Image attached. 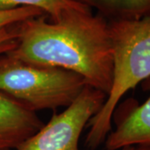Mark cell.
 <instances>
[{"instance_id":"6da1fadb","label":"cell","mask_w":150,"mask_h":150,"mask_svg":"<svg viewBox=\"0 0 150 150\" xmlns=\"http://www.w3.org/2000/svg\"><path fill=\"white\" fill-rule=\"evenodd\" d=\"M17 45L7 54L24 63L55 67L80 75L86 84L108 94L113 77L108 23L89 8L65 13L58 20L42 17L18 24Z\"/></svg>"},{"instance_id":"7a4b0ae2","label":"cell","mask_w":150,"mask_h":150,"mask_svg":"<svg viewBox=\"0 0 150 150\" xmlns=\"http://www.w3.org/2000/svg\"><path fill=\"white\" fill-rule=\"evenodd\" d=\"M112 48V85L107 99L88 126L85 145L95 150L111 132L112 118L122 97L150 77V16L108 23Z\"/></svg>"},{"instance_id":"3957f363","label":"cell","mask_w":150,"mask_h":150,"mask_svg":"<svg viewBox=\"0 0 150 150\" xmlns=\"http://www.w3.org/2000/svg\"><path fill=\"white\" fill-rule=\"evenodd\" d=\"M85 86L80 75L69 70L0 56V93L33 112L67 108Z\"/></svg>"},{"instance_id":"277c9868","label":"cell","mask_w":150,"mask_h":150,"mask_svg":"<svg viewBox=\"0 0 150 150\" xmlns=\"http://www.w3.org/2000/svg\"><path fill=\"white\" fill-rule=\"evenodd\" d=\"M107 99L103 92L87 85L74 102L17 150H80L79 141L86 125L98 113Z\"/></svg>"},{"instance_id":"5b68a950","label":"cell","mask_w":150,"mask_h":150,"mask_svg":"<svg viewBox=\"0 0 150 150\" xmlns=\"http://www.w3.org/2000/svg\"><path fill=\"white\" fill-rule=\"evenodd\" d=\"M43 125L36 112L0 93V150L17 149Z\"/></svg>"},{"instance_id":"8992f818","label":"cell","mask_w":150,"mask_h":150,"mask_svg":"<svg viewBox=\"0 0 150 150\" xmlns=\"http://www.w3.org/2000/svg\"><path fill=\"white\" fill-rule=\"evenodd\" d=\"M138 145H150V97L123 118L105 140L107 150Z\"/></svg>"},{"instance_id":"52a82bcc","label":"cell","mask_w":150,"mask_h":150,"mask_svg":"<svg viewBox=\"0 0 150 150\" xmlns=\"http://www.w3.org/2000/svg\"><path fill=\"white\" fill-rule=\"evenodd\" d=\"M21 7L38 8L49 14L56 21L72 10H84L88 6L76 0H0V11L11 10Z\"/></svg>"},{"instance_id":"ba28073f","label":"cell","mask_w":150,"mask_h":150,"mask_svg":"<svg viewBox=\"0 0 150 150\" xmlns=\"http://www.w3.org/2000/svg\"><path fill=\"white\" fill-rule=\"evenodd\" d=\"M113 20L138 19L150 16V0H93Z\"/></svg>"},{"instance_id":"9c48e42d","label":"cell","mask_w":150,"mask_h":150,"mask_svg":"<svg viewBox=\"0 0 150 150\" xmlns=\"http://www.w3.org/2000/svg\"><path fill=\"white\" fill-rule=\"evenodd\" d=\"M44 14L45 13L42 9L33 7H21L11 10L0 11V30Z\"/></svg>"},{"instance_id":"30bf717a","label":"cell","mask_w":150,"mask_h":150,"mask_svg":"<svg viewBox=\"0 0 150 150\" xmlns=\"http://www.w3.org/2000/svg\"><path fill=\"white\" fill-rule=\"evenodd\" d=\"M18 37V24L0 30V56L16 47Z\"/></svg>"},{"instance_id":"8fae6325","label":"cell","mask_w":150,"mask_h":150,"mask_svg":"<svg viewBox=\"0 0 150 150\" xmlns=\"http://www.w3.org/2000/svg\"><path fill=\"white\" fill-rule=\"evenodd\" d=\"M135 150H150V145H138L135 146Z\"/></svg>"},{"instance_id":"7c38bea8","label":"cell","mask_w":150,"mask_h":150,"mask_svg":"<svg viewBox=\"0 0 150 150\" xmlns=\"http://www.w3.org/2000/svg\"><path fill=\"white\" fill-rule=\"evenodd\" d=\"M120 150H135V146H127Z\"/></svg>"},{"instance_id":"4fadbf2b","label":"cell","mask_w":150,"mask_h":150,"mask_svg":"<svg viewBox=\"0 0 150 150\" xmlns=\"http://www.w3.org/2000/svg\"><path fill=\"white\" fill-rule=\"evenodd\" d=\"M6 150H9V149H6Z\"/></svg>"}]
</instances>
